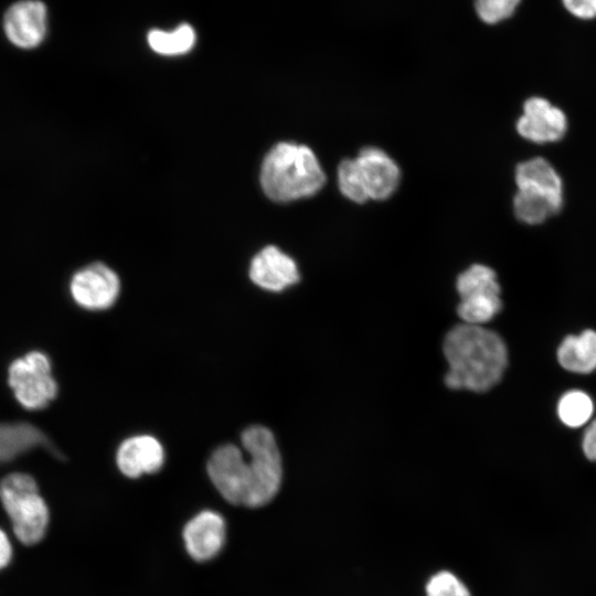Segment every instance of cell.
Instances as JSON below:
<instances>
[{"label":"cell","mask_w":596,"mask_h":596,"mask_svg":"<svg viewBox=\"0 0 596 596\" xmlns=\"http://www.w3.org/2000/svg\"><path fill=\"white\" fill-rule=\"evenodd\" d=\"M73 300L87 310L110 308L120 294L118 275L103 263H94L77 270L71 278Z\"/></svg>","instance_id":"7"},{"label":"cell","mask_w":596,"mask_h":596,"mask_svg":"<svg viewBox=\"0 0 596 596\" xmlns=\"http://www.w3.org/2000/svg\"><path fill=\"white\" fill-rule=\"evenodd\" d=\"M524 114L517 123L519 134L534 142L555 141L563 137L567 128L564 113L541 97L529 98Z\"/></svg>","instance_id":"10"},{"label":"cell","mask_w":596,"mask_h":596,"mask_svg":"<svg viewBox=\"0 0 596 596\" xmlns=\"http://www.w3.org/2000/svg\"><path fill=\"white\" fill-rule=\"evenodd\" d=\"M241 441L248 459L237 446L222 445L210 456L207 473L230 503L258 508L278 492L283 478L281 457L274 434L265 426L247 427Z\"/></svg>","instance_id":"1"},{"label":"cell","mask_w":596,"mask_h":596,"mask_svg":"<svg viewBox=\"0 0 596 596\" xmlns=\"http://www.w3.org/2000/svg\"><path fill=\"white\" fill-rule=\"evenodd\" d=\"M185 549L195 561L214 557L225 541V522L221 514L205 510L192 518L183 530Z\"/></svg>","instance_id":"11"},{"label":"cell","mask_w":596,"mask_h":596,"mask_svg":"<svg viewBox=\"0 0 596 596\" xmlns=\"http://www.w3.org/2000/svg\"><path fill=\"white\" fill-rule=\"evenodd\" d=\"M362 183L369 199L382 200L397 187L400 171L396 163L377 148H365L355 158Z\"/></svg>","instance_id":"13"},{"label":"cell","mask_w":596,"mask_h":596,"mask_svg":"<svg viewBox=\"0 0 596 596\" xmlns=\"http://www.w3.org/2000/svg\"><path fill=\"white\" fill-rule=\"evenodd\" d=\"M593 412L592 398L585 392L578 390L565 393L557 404L560 419L570 427H579L586 424Z\"/></svg>","instance_id":"18"},{"label":"cell","mask_w":596,"mask_h":596,"mask_svg":"<svg viewBox=\"0 0 596 596\" xmlns=\"http://www.w3.org/2000/svg\"><path fill=\"white\" fill-rule=\"evenodd\" d=\"M519 190H531L547 195L562 203V181L543 158H535L520 163L515 170Z\"/></svg>","instance_id":"14"},{"label":"cell","mask_w":596,"mask_h":596,"mask_svg":"<svg viewBox=\"0 0 596 596\" xmlns=\"http://www.w3.org/2000/svg\"><path fill=\"white\" fill-rule=\"evenodd\" d=\"M11 546L6 534L0 530V568L10 560Z\"/></svg>","instance_id":"24"},{"label":"cell","mask_w":596,"mask_h":596,"mask_svg":"<svg viewBox=\"0 0 596 596\" xmlns=\"http://www.w3.org/2000/svg\"><path fill=\"white\" fill-rule=\"evenodd\" d=\"M518 3V0H479L476 10L483 21L494 23L510 17Z\"/></svg>","instance_id":"21"},{"label":"cell","mask_w":596,"mask_h":596,"mask_svg":"<svg viewBox=\"0 0 596 596\" xmlns=\"http://www.w3.org/2000/svg\"><path fill=\"white\" fill-rule=\"evenodd\" d=\"M116 462L123 475L138 478L143 473H153L162 467L164 450L156 437L136 435L119 445Z\"/></svg>","instance_id":"12"},{"label":"cell","mask_w":596,"mask_h":596,"mask_svg":"<svg viewBox=\"0 0 596 596\" xmlns=\"http://www.w3.org/2000/svg\"><path fill=\"white\" fill-rule=\"evenodd\" d=\"M8 383L17 401L31 411L46 407L57 394L51 361L40 351L15 359L8 369Z\"/></svg>","instance_id":"5"},{"label":"cell","mask_w":596,"mask_h":596,"mask_svg":"<svg viewBox=\"0 0 596 596\" xmlns=\"http://www.w3.org/2000/svg\"><path fill=\"white\" fill-rule=\"evenodd\" d=\"M460 302L457 312L464 323L481 326L501 309L500 286L496 273L488 266L476 264L457 278Z\"/></svg>","instance_id":"6"},{"label":"cell","mask_w":596,"mask_h":596,"mask_svg":"<svg viewBox=\"0 0 596 596\" xmlns=\"http://www.w3.org/2000/svg\"><path fill=\"white\" fill-rule=\"evenodd\" d=\"M562 203L545 194L531 190H518L513 207L519 220L528 224H539L557 213Z\"/></svg>","instance_id":"16"},{"label":"cell","mask_w":596,"mask_h":596,"mask_svg":"<svg viewBox=\"0 0 596 596\" xmlns=\"http://www.w3.org/2000/svg\"><path fill=\"white\" fill-rule=\"evenodd\" d=\"M7 39L17 47L39 46L47 30V11L41 1H19L8 8L3 18Z\"/></svg>","instance_id":"8"},{"label":"cell","mask_w":596,"mask_h":596,"mask_svg":"<svg viewBox=\"0 0 596 596\" xmlns=\"http://www.w3.org/2000/svg\"><path fill=\"white\" fill-rule=\"evenodd\" d=\"M449 389L485 392L494 386L507 368L508 352L501 337L481 326L462 323L444 341Z\"/></svg>","instance_id":"2"},{"label":"cell","mask_w":596,"mask_h":596,"mask_svg":"<svg viewBox=\"0 0 596 596\" xmlns=\"http://www.w3.org/2000/svg\"><path fill=\"white\" fill-rule=\"evenodd\" d=\"M248 275L256 286L275 292L299 280L296 262L276 246H266L253 257Z\"/></svg>","instance_id":"9"},{"label":"cell","mask_w":596,"mask_h":596,"mask_svg":"<svg viewBox=\"0 0 596 596\" xmlns=\"http://www.w3.org/2000/svg\"><path fill=\"white\" fill-rule=\"evenodd\" d=\"M427 596H470L467 587L451 573L434 575L426 586Z\"/></svg>","instance_id":"20"},{"label":"cell","mask_w":596,"mask_h":596,"mask_svg":"<svg viewBox=\"0 0 596 596\" xmlns=\"http://www.w3.org/2000/svg\"><path fill=\"white\" fill-rule=\"evenodd\" d=\"M583 450L588 459L596 461V419L587 427L584 434Z\"/></svg>","instance_id":"23"},{"label":"cell","mask_w":596,"mask_h":596,"mask_svg":"<svg viewBox=\"0 0 596 596\" xmlns=\"http://www.w3.org/2000/svg\"><path fill=\"white\" fill-rule=\"evenodd\" d=\"M563 3L570 12L578 18L596 17V0H566Z\"/></svg>","instance_id":"22"},{"label":"cell","mask_w":596,"mask_h":596,"mask_svg":"<svg viewBox=\"0 0 596 596\" xmlns=\"http://www.w3.org/2000/svg\"><path fill=\"white\" fill-rule=\"evenodd\" d=\"M338 180L341 192L355 202L368 200L355 159L343 160L338 168Z\"/></svg>","instance_id":"19"},{"label":"cell","mask_w":596,"mask_h":596,"mask_svg":"<svg viewBox=\"0 0 596 596\" xmlns=\"http://www.w3.org/2000/svg\"><path fill=\"white\" fill-rule=\"evenodd\" d=\"M260 182L270 199L291 201L316 193L324 183V173L311 149L281 142L266 156Z\"/></svg>","instance_id":"3"},{"label":"cell","mask_w":596,"mask_h":596,"mask_svg":"<svg viewBox=\"0 0 596 596\" xmlns=\"http://www.w3.org/2000/svg\"><path fill=\"white\" fill-rule=\"evenodd\" d=\"M194 41V31L188 24H182L172 32L152 30L148 34L150 47L157 53L164 55L185 53L191 50Z\"/></svg>","instance_id":"17"},{"label":"cell","mask_w":596,"mask_h":596,"mask_svg":"<svg viewBox=\"0 0 596 596\" xmlns=\"http://www.w3.org/2000/svg\"><path fill=\"white\" fill-rule=\"evenodd\" d=\"M0 498L23 543L39 542L47 526L49 511L34 480L24 473H12L0 483Z\"/></svg>","instance_id":"4"},{"label":"cell","mask_w":596,"mask_h":596,"mask_svg":"<svg viewBox=\"0 0 596 596\" xmlns=\"http://www.w3.org/2000/svg\"><path fill=\"white\" fill-rule=\"evenodd\" d=\"M560 364L571 372L589 373L596 370V332L585 330L566 337L558 347Z\"/></svg>","instance_id":"15"}]
</instances>
